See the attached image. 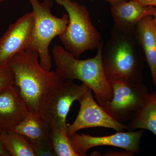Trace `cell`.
I'll list each match as a JSON object with an SVG mask.
<instances>
[{"label": "cell", "mask_w": 156, "mask_h": 156, "mask_svg": "<svg viewBox=\"0 0 156 156\" xmlns=\"http://www.w3.org/2000/svg\"><path fill=\"white\" fill-rule=\"evenodd\" d=\"M126 125L128 131L146 129L156 135V90L149 93L145 104Z\"/></svg>", "instance_id": "cell-15"}, {"label": "cell", "mask_w": 156, "mask_h": 156, "mask_svg": "<svg viewBox=\"0 0 156 156\" xmlns=\"http://www.w3.org/2000/svg\"><path fill=\"white\" fill-rule=\"evenodd\" d=\"M108 81L113 91L112 99L98 104L115 120L127 124L146 102L149 94L147 88L143 83H133L125 79Z\"/></svg>", "instance_id": "cell-7"}, {"label": "cell", "mask_w": 156, "mask_h": 156, "mask_svg": "<svg viewBox=\"0 0 156 156\" xmlns=\"http://www.w3.org/2000/svg\"><path fill=\"white\" fill-rule=\"evenodd\" d=\"M29 112L14 85L0 92V131L12 130L25 119Z\"/></svg>", "instance_id": "cell-11"}, {"label": "cell", "mask_w": 156, "mask_h": 156, "mask_svg": "<svg viewBox=\"0 0 156 156\" xmlns=\"http://www.w3.org/2000/svg\"><path fill=\"white\" fill-rule=\"evenodd\" d=\"M144 6H153L156 7V0H134Z\"/></svg>", "instance_id": "cell-21"}, {"label": "cell", "mask_w": 156, "mask_h": 156, "mask_svg": "<svg viewBox=\"0 0 156 156\" xmlns=\"http://www.w3.org/2000/svg\"><path fill=\"white\" fill-rule=\"evenodd\" d=\"M33 8V25L30 44L26 51L38 53L40 63L46 70L53 67L49 46L55 37L63 33L69 23L68 15L61 17L54 16L51 9L53 0H29Z\"/></svg>", "instance_id": "cell-4"}, {"label": "cell", "mask_w": 156, "mask_h": 156, "mask_svg": "<svg viewBox=\"0 0 156 156\" xmlns=\"http://www.w3.org/2000/svg\"><path fill=\"white\" fill-rule=\"evenodd\" d=\"M50 143L55 156H79L74 150L66 132L51 130Z\"/></svg>", "instance_id": "cell-17"}, {"label": "cell", "mask_w": 156, "mask_h": 156, "mask_svg": "<svg viewBox=\"0 0 156 156\" xmlns=\"http://www.w3.org/2000/svg\"><path fill=\"white\" fill-rule=\"evenodd\" d=\"M6 0H0V3L3 2H5Z\"/></svg>", "instance_id": "cell-25"}, {"label": "cell", "mask_w": 156, "mask_h": 156, "mask_svg": "<svg viewBox=\"0 0 156 156\" xmlns=\"http://www.w3.org/2000/svg\"><path fill=\"white\" fill-rule=\"evenodd\" d=\"M102 41L95 56L87 59L76 58L60 45H55L52 54L56 72L62 81L77 80L94 92L98 103L111 101L113 91L102 66Z\"/></svg>", "instance_id": "cell-2"}, {"label": "cell", "mask_w": 156, "mask_h": 156, "mask_svg": "<svg viewBox=\"0 0 156 156\" xmlns=\"http://www.w3.org/2000/svg\"><path fill=\"white\" fill-rule=\"evenodd\" d=\"M135 34L156 83V23L151 15L144 17L136 24Z\"/></svg>", "instance_id": "cell-13"}, {"label": "cell", "mask_w": 156, "mask_h": 156, "mask_svg": "<svg viewBox=\"0 0 156 156\" xmlns=\"http://www.w3.org/2000/svg\"><path fill=\"white\" fill-rule=\"evenodd\" d=\"M35 156H55L50 145V139L30 141Z\"/></svg>", "instance_id": "cell-18"}, {"label": "cell", "mask_w": 156, "mask_h": 156, "mask_svg": "<svg viewBox=\"0 0 156 156\" xmlns=\"http://www.w3.org/2000/svg\"><path fill=\"white\" fill-rule=\"evenodd\" d=\"M145 61L135 32L114 27L102 51V66L108 80L123 79L133 83H141Z\"/></svg>", "instance_id": "cell-1"}, {"label": "cell", "mask_w": 156, "mask_h": 156, "mask_svg": "<svg viewBox=\"0 0 156 156\" xmlns=\"http://www.w3.org/2000/svg\"><path fill=\"white\" fill-rule=\"evenodd\" d=\"M1 138L10 156H35L30 141L24 135L10 130L1 132Z\"/></svg>", "instance_id": "cell-16"}, {"label": "cell", "mask_w": 156, "mask_h": 156, "mask_svg": "<svg viewBox=\"0 0 156 156\" xmlns=\"http://www.w3.org/2000/svg\"><path fill=\"white\" fill-rule=\"evenodd\" d=\"M108 2L110 4L111 6H116L125 2H127V0H104Z\"/></svg>", "instance_id": "cell-23"}, {"label": "cell", "mask_w": 156, "mask_h": 156, "mask_svg": "<svg viewBox=\"0 0 156 156\" xmlns=\"http://www.w3.org/2000/svg\"><path fill=\"white\" fill-rule=\"evenodd\" d=\"M155 86H156V85H155Z\"/></svg>", "instance_id": "cell-26"}, {"label": "cell", "mask_w": 156, "mask_h": 156, "mask_svg": "<svg viewBox=\"0 0 156 156\" xmlns=\"http://www.w3.org/2000/svg\"><path fill=\"white\" fill-rule=\"evenodd\" d=\"M155 7L144 6L134 0L111 6V12L116 28L127 32H135L138 22L148 15L153 16Z\"/></svg>", "instance_id": "cell-12"}, {"label": "cell", "mask_w": 156, "mask_h": 156, "mask_svg": "<svg viewBox=\"0 0 156 156\" xmlns=\"http://www.w3.org/2000/svg\"><path fill=\"white\" fill-rule=\"evenodd\" d=\"M10 154L8 153L5 149L2 142L1 138V132L0 131V156H10Z\"/></svg>", "instance_id": "cell-22"}, {"label": "cell", "mask_w": 156, "mask_h": 156, "mask_svg": "<svg viewBox=\"0 0 156 156\" xmlns=\"http://www.w3.org/2000/svg\"><path fill=\"white\" fill-rule=\"evenodd\" d=\"M32 12L23 14L10 25L0 38V66L7 65L15 55L30 44L33 25Z\"/></svg>", "instance_id": "cell-10"}, {"label": "cell", "mask_w": 156, "mask_h": 156, "mask_svg": "<svg viewBox=\"0 0 156 156\" xmlns=\"http://www.w3.org/2000/svg\"><path fill=\"white\" fill-rule=\"evenodd\" d=\"M55 1L65 9L68 15L67 27L58 36L65 49L74 57L80 58L86 51L98 49L102 41L86 7L72 0Z\"/></svg>", "instance_id": "cell-5"}, {"label": "cell", "mask_w": 156, "mask_h": 156, "mask_svg": "<svg viewBox=\"0 0 156 156\" xmlns=\"http://www.w3.org/2000/svg\"><path fill=\"white\" fill-rule=\"evenodd\" d=\"M12 130L24 135L30 141L50 139L51 133L50 126L42 119L39 113L31 112Z\"/></svg>", "instance_id": "cell-14"}, {"label": "cell", "mask_w": 156, "mask_h": 156, "mask_svg": "<svg viewBox=\"0 0 156 156\" xmlns=\"http://www.w3.org/2000/svg\"><path fill=\"white\" fill-rule=\"evenodd\" d=\"M92 90L88 88L84 95L78 101L80 105V111L75 121L68 126L67 135L69 136L84 128L104 127L117 131L128 130L126 124L118 122L104 110L95 101Z\"/></svg>", "instance_id": "cell-8"}, {"label": "cell", "mask_w": 156, "mask_h": 156, "mask_svg": "<svg viewBox=\"0 0 156 156\" xmlns=\"http://www.w3.org/2000/svg\"><path fill=\"white\" fill-rule=\"evenodd\" d=\"M134 153L133 152L126 150L122 151L109 152L104 154L103 156H132L134 155Z\"/></svg>", "instance_id": "cell-20"}, {"label": "cell", "mask_w": 156, "mask_h": 156, "mask_svg": "<svg viewBox=\"0 0 156 156\" xmlns=\"http://www.w3.org/2000/svg\"><path fill=\"white\" fill-rule=\"evenodd\" d=\"M14 84V76L9 65L0 66V92Z\"/></svg>", "instance_id": "cell-19"}, {"label": "cell", "mask_w": 156, "mask_h": 156, "mask_svg": "<svg viewBox=\"0 0 156 156\" xmlns=\"http://www.w3.org/2000/svg\"><path fill=\"white\" fill-rule=\"evenodd\" d=\"M154 20L155 22L156 23V11L155 12L154 14Z\"/></svg>", "instance_id": "cell-24"}, {"label": "cell", "mask_w": 156, "mask_h": 156, "mask_svg": "<svg viewBox=\"0 0 156 156\" xmlns=\"http://www.w3.org/2000/svg\"><path fill=\"white\" fill-rule=\"evenodd\" d=\"M39 59L37 52L25 50L15 55L8 63L14 73V86L29 111L37 113L43 93L50 86L61 80L56 72L44 69Z\"/></svg>", "instance_id": "cell-3"}, {"label": "cell", "mask_w": 156, "mask_h": 156, "mask_svg": "<svg viewBox=\"0 0 156 156\" xmlns=\"http://www.w3.org/2000/svg\"><path fill=\"white\" fill-rule=\"evenodd\" d=\"M88 88L85 84L78 85L72 80H60L46 89L40 100L38 112L51 130L67 132L66 118L71 106Z\"/></svg>", "instance_id": "cell-6"}, {"label": "cell", "mask_w": 156, "mask_h": 156, "mask_svg": "<svg viewBox=\"0 0 156 156\" xmlns=\"http://www.w3.org/2000/svg\"><path fill=\"white\" fill-rule=\"evenodd\" d=\"M144 132L143 129L136 131H117L112 135L103 136L76 133L69 136V138L79 156H86L89 149L100 146L116 147L137 154L140 151V142Z\"/></svg>", "instance_id": "cell-9"}]
</instances>
